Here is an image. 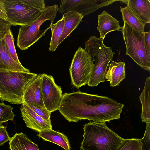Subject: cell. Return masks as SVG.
I'll return each mask as SVG.
<instances>
[{
	"mask_svg": "<svg viewBox=\"0 0 150 150\" xmlns=\"http://www.w3.org/2000/svg\"><path fill=\"white\" fill-rule=\"evenodd\" d=\"M124 105L107 96L78 91L63 94L59 112L69 122H105L120 118Z\"/></svg>",
	"mask_w": 150,
	"mask_h": 150,
	"instance_id": "obj_1",
	"label": "cell"
},
{
	"mask_svg": "<svg viewBox=\"0 0 150 150\" xmlns=\"http://www.w3.org/2000/svg\"><path fill=\"white\" fill-rule=\"evenodd\" d=\"M83 130L82 150H115L123 139L105 122H90L84 125Z\"/></svg>",
	"mask_w": 150,
	"mask_h": 150,
	"instance_id": "obj_2",
	"label": "cell"
},
{
	"mask_svg": "<svg viewBox=\"0 0 150 150\" xmlns=\"http://www.w3.org/2000/svg\"><path fill=\"white\" fill-rule=\"evenodd\" d=\"M38 74L24 71H0V100L21 104L25 88Z\"/></svg>",
	"mask_w": 150,
	"mask_h": 150,
	"instance_id": "obj_3",
	"label": "cell"
},
{
	"mask_svg": "<svg viewBox=\"0 0 150 150\" xmlns=\"http://www.w3.org/2000/svg\"><path fill=\"white\" fill-rule=\"evenodd\" d=\"M57 5L47 6L40 15L29 24L21 26L19 30L17 38V45L21 50L28 49L40 38L45 36L47 31L50 28L51 24L46 29L42 30L40 27L45 21L53 22L58 11Z\"/></svg>",
	"mask_w": 150,
	"mask_h": 150,
	"instance_id": "obj_4",
	"label": "cell"
},
{
	"mask_svg": "<svg viewBox=\"0 0 150 150\" xmlns=\"http://www.w3.org/2000/svg\"><path fill=\"white\" fill-rule=\"evenodd\" d=\"M121 31L126 46V54L142 68L149 72L150 49L145 42V32L135 30L125 22Z\"/></svg>",
	"mask_w": 150,
	"mask_h": 150,
	"instance_id": "obj_5",
	"label": "cell"
},
{
	"mask_svg": "<svg viewBox=\"0 0 150 150\" xmlns=\"http://www.w3.org/2000/svg\"><path fill=\"white\" fill-rule=\"evenodd\" d=\"M2 0L7 21L11 26L26 25L37 18L42 12L28 5L23 0Z\"/></svg>",
	"mask_w": 150,
	"mask_h": 150,
	"instance_id": "obj_6",
	"label": "cell"
},
{
	"mask_svg": "<svg viewBox=\"0 0 150 150\" xmlns=\"http://www.w3.org/2000/svg\"><path fill=\"white\" fill-rule=\"evenodd\" d=\"M93 66L90 55L79 47L73 57L69 71L72 85L77 88L87 84Z\"/></svg>",
	"mask_w": 150,
	"mask_h": 150,
	"instance_id": "obj_7",
	"label": "cell"
},
{
	"mask_svg": "<svg viewBox=\"0 0 150 150\" xmlns=\"http://www.w3.org/2000/svg\"><path fill=\"white\" fill-rule=\"evenodd\" d=\"M42 98L45 107L51 112L58 110L62 97L61 87L57 85L53 76L42 74Z\"/></svg>",
	"mask_w": 150,
	"mask_h": 150,
	"instance_id": "obj_8",
	"label": "cell"
},
{
	"mask_svg": "<svg viewBox=\"0 0 150 150\" xmlns=\"http://www.w3.org/2000/svg\"><path fill=\"white\" fill-rule=\"evenodd\" d=\"M21 116L26 127L37 132L52 129V126L35 113L25 102H23L20 107Z\"/></svg>",
	"mask_w": 150,
	"mask_h": 150,
	"instance_id": "obj_9",
	"label": "cell"
},
{
	"mask_svg": "<svg viewBox=\"0 0 150 150\" xmlns=\"http://www.w3.org/2000/svg\"><path fill=\"white\" fill-rule=\"evenodd\" d=\"M41 82L42 74H38L25 88L23 95L22 103L24 102L34 106L45 108L42 98Z\"/></svg>",
	"mask_w": 150,
	"mask_h": 150,
	"instance_id": "obj_10",
	"label": "cell"
},
{
	"mask_svg": "<svg viewBox=\"0 0 150 150\" xmlns=\"http://www.w3.org/2000/svg\"><path fill=\"white\" fill-rule=\"evenodd\" d=\"M0 71H24L30 70L16 62L11 57L3 39L0 40Z\"/></svg>",
	"mask_w": 150,
	"mask_h": 150,
	"instance_id": "obj_11",
	"label": "cell"
},
{
	"mask_svg": "<svg viewBox=\"0 0 150 150\" xmlns=\"http://www.w3.org/2000/svg\"><path fill=\"white\" fill-rule=\"evenodd\" d=\"M144 24L150 23L149 0H122Z\"/></svg>",
	"mask_w": 150,
	"mask_h": 150,
	"instance_id": "obj_12",
	"label": "cell"
},
{
	"mask_svg": "<svg viewBox=\"0 0 150 150\" xmlns=\"http://www.w3.org/2000/svg\"><path fill=\"white\" fill-rule=\"evenodd\" d=\"M97 29L100 33V38L104 39L109 33L114 31H121L122 27L119 24L120 21L112 16L105 11L98 15Z\"/></svg>",
	"mask_w": 150,
	"mask_h": 150,
	"instance_id": "obj_13",
	"label": "cell"
},
{
	"mask_svg": "<svg viewBox=\"0 0 150 150\" xmlns=\"http://www.w3.org/2000/svg\"><path fill=\"white\" fill-rule=\"evenodd\" d=\"M125 64L124 62H117L113 61H112L109 64L105 78L110 82L111 86H119L120 82L125 78Z\"/></svg>",
	"mask_w": 150,
	"mask_h": 150,
	"instance_id": "obj_14",
	"label": "cell"
},
{
	"mask_svg": "<svg viewBox=\"0 0 150 150\" xmlns=\"http://www.w3.org/2000/svg\"><path fill=\"white\" fill-rule=\"evenodd\" d=\"M37 136L44 141L54 143L65 150H70V145L67 136L62 133L50 129L39 132Z\"/></svg>",
	"mask_w": 150,
	"mask_h": 150,
	"instance_id": "obj_15",
	"label": "cell"
},
{
	"mask_svg": "<svg viewBox=\"0 0 150 150\" xmlns=\"http://www.w3.org/2000/svg\"><path fill=\"white\" fill-rule=\"evenodd\" d=\"M65 20L64 30L59 42V45L79 25L84 17L74 11H70L63 15Z\"/></svg>",
	"mask_w": 150,
	"mask_h": 150,
	"instance_id": "obj_16",
	"label": "cell"
},
{
	"mask_svg": "<svg viewBox=\"0 0 150 150\" xmlns=\"http://www.w3.org/2000/svg\"><path fill=\"white\" fill-rule=\"evenodd\" d=\"M9 141L10 150H39L38 146L23 132H16Z\"/></svg>",
	"mask_w": 150,
	"mask_h": 150,
	"instance_id": "obj_17",
	"label": "cell"
},
{
	"mask_svg": "<svg viewBox=\"0 0 150 150\" xmlns=\"http://www.w3.org/2000/svg\"><path fill=\"white\" fill-rule=\"evenodd\" d=\"M142 105V121L150 122V77L146 78L144 89L139 97Z\"/></svg>",
	"mask_w": 150,
	"mask_h": 150,
	"instance_id": "obj_18",
	"label": "cell"
},
{
	"mask_svg": "<svg viewBox=\"0 0 150 150\" xmlns=\"http://www.w3.org/2000/svg\"><path fill=\"white\" fill-rule=\"evenodd\" d=\"M124 22H126L132 28L137 31L144 32V24L138 19L127 5L124 7L120 6Z\"/></svg>",
	"mask_w": 150,
	"mask_h": 150,
	"instance_id": "obj_19",
	"label": "cell"
},
{
	"mask_svg": "<svg viewBox=\"0 0 150 150\" xmlns=\"http://www.w3.org/2000/svg\"><path fill=\"white\" fill-rule=\"evenodd\" d=\"M51 37L49 50L51 52L55 51L59 45V42L63 32L65 25V20L63 16L56 23H51Z\"/></svg>",
	"mask_w": 150,
	"mask_h": 150,
	"instance_id": "obj_20",
	"label": "cell"
},
{
	"mask_svg": "<svg viewBox=\"0 0 150 150\" xmlns=\"http://www.w3.org/2000/svg\"><path fill=\"white\" fill-rule=\"evenodd\" d=\"M115 150H142L140 139L123 138Z\"/></svg>",
	"mask_w": 150,
	"mask_h": 150,
	"instance_id": "obj_21",
	"label": "cell"
},
{
	"mask_svg": "<svg viewBox=\"0 0 150 150\" xmlns=\"http://www.w3.org/2000/svg\"><path fill=\"white\" fill-rule=\"evenodd\" d=\"M3 39L6 43L11 57L17 63L21 64L17 55L15 47L14 38L10 29L6 34Z\"/></svg>",
	"mask_w": 150,
	"mask_h": 150,
	"instance_id": "obj_22",
	"label": "cell"
},
{
	"mask_svg": "<svg viewBox=\"0 0 150 150\" xmlns=\"http://www.w3.org/2000/svg\"><path fill=\"white\" fill-rule=\"evenodd\" d=\"M13 107L3 102L0 103V123L13 120L15 115L13 112Z\"/></svg>",
	"mask_w": 150,
	"mask_h": 150,
	"instance_id": "obj_23",
	"label": "cell"
},
{
	"mask_svg": "<svg viewBox=\"0 0 150 150\" xmlns=\"http://www.w3.org/2000/svg\"><path fill=\"white\" fill-rule=\"evenodd\" d=\"M27 103L38 115L49 123L51 124L50 118L51 113V112L49 111L45 108H43L39 106H35Z\"/></svg>",
	"mask_w": 150,
	"mask_h": 150,
	"instance_id": "obj_24",
	"label": "cell"
},
{
	"mask_svg": "<svg viewBox=\"0 0 150 150\" xmlns=\"http://www.w3.org/2000/svg\"><path fill=\"white\" fill-rule=\"evenodd\" d=\"M143 137L140 139L142 150H150V122L146 123Z\"/></svg>",
	"mask_w": 150,
	"mask_h": 150,
	"instance_id": "obj_25",
	"label": "cell"
},
{
	"mask_svg": "<svg viewBox=\"0 0 150 150\" xmlns=\"http://www.w3.org/2000/svg\"><path fill=\"white\" fill-rule=\"evenodd\" d=\"M23 1L31 7L41 11L46 7L43 0H23Z\"/></svg>",
	"mask_w": 150,
	"mask_h": 150,
	"instance_id": "obj_26",
	"label": "cell"
},
{
	"mask_svg": "<svg viewBox=\"0 0 150 150\" xmlns=\"http://www.w3.org/2000/svg\"><path fill=\"white\" fill-rule=\"evenodd\" d=\"M11 26L7 21L0 18V40L3 39L10 29Z\"/></svg>",
	"mask_w": 150,
	"mask_h": 150,
	"instance_id": "obj_27",
	"label": "cell"
},
{
	"mask_svg": "<svg viewBox=\"0 0 150 150\" xmlns=\"http://www.w3.org/2000/svg\"><path fill=\"white\" fill-rule=\"evenodd\" d=\"M7 127L2 125H0V146L3 145L11 138L7 131Z\"/></svg>",
	"mask_w": 150,
	"mask_h": 150,
	"instance_id": "obj_28",
	"label": "cell"
},
{
	"mask_svg": "<svg viewBox=\"0 0 150 150\" xmlns=\"http://www.w3.org/2000/svg\"><path fill=\"white\" fill-rule=\"evenodd\" d=\"M0 18L7 21V18L2 0H0Z\"/></svg>",
	"mask_w": 150,
	"mask_h": 150,
	"instance_id": "obj_29",
	"label": "cell"
},
{
	"mask_svg": "<svg viewBox=\"0 0 150 150\" xmlns=\"http://www.w3.org/2000/svg\"><path fill=\"white\" fill-rule=\"evenodd\" d=\"M0 97H1V95H0Z\"/></svg>",
	"mask_w": 150,
	"mask_h": 150,
	"instance_id": "obj_30",
	"label": "cell"
}]
</instances>
